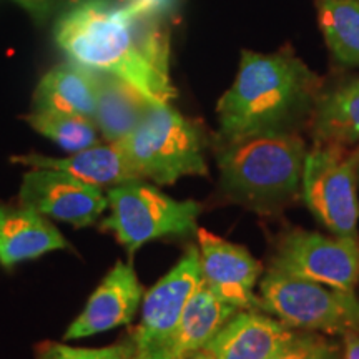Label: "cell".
I'll list each match as a JSON object with an SVG mask.
<instances>
[{"mask_svg": "<svg viewBox=\"0 0 359 359\" xmlns=\"http://www.w3.org/2000/svg\"><path fill=\"white\" fill-rule=\"evenodd\" d=\"M320 79L291 52H241L240 69L217 105L219 140L293 132L311 115Z\"/></svg>", "mask_w": 359, "mask_h": 359, "instance_id": "obj_1", "label": "cell"}, {"mask_svg": "<svg viewBox=\"0 0 359 359\" xmlns=\"http://www.w3.org/2000/svg\"><path fill=\"white\" fill-rule=\"evenodd\" d=\"M359 145L316 142L304 158L302 198L331 235L358 238Z\"/></svg>", "mask_w": 359, "mask_h": 359, "instance_id": "obj_7", "label": "cell"}, {"mask_svg": "<svg viewBox=\"0 0 359 359\" xmlns=\"http://www.w3.org/2000/svg\"><path fill=\"white\" fill-rule=\"evenodd\" d=\"M200 283L198 248L188 246L180 262L143 296L140 323L130 336L138 358H163L180 318Z\"/></svg>", "mask_w": 359, "mask_h": 359, "instance_id": "obj_9", "label": "cell"}, {"mask_svg": "<svg viewBox=\"0 0 359 359\" xmlns=\"http://www.w3.org/2000/svg\"><path fill=\"white\" fill-rule=\"evenodd\" d=\"M110 215L100 228L122 243L130 255L165 236H183L198 230L201 206L193 200H175L145 180L109 188Z\"/></svg>", "mask_w": 359, "mask_h": 359, "instance_id": "obj_5", "label": "cell"}, {"mask_svg": "<svg viewBox=\"0 0 359 359\" xmlns=\"http://www.w3.org/2000/svg\"><path fill=\"white\" fill-rule=\"evenodd\" d=\"M34 105L37 111H57L93 120L97 111L93 70L75 62L50 70L37 85Z\"/></svg>", "mask_w": 359, "mask_h": 359, "instance_id": "obj_18", "label": "cell"}, {"mask_svg": "<svg viewBox=\"0 0 359 359\" xmlns=\"http://www.w3.org/2000/svg\"><path fill=\"white\" fill-rule=\"evenodd\" d=\"M65 248L69 241L42 213L25 205L0 203V264L4 268Z\"/></svg>", "mask_w": 359, "mask_h": 359, "instance_id": "obj_14", "label": "cell"}, {"mask_svg": "<svg viewBox=\"0 0 359 359\" xmlns=\"http://www.w3.org/2000/svg\"><path fill=\"white\" fill-rule=\"evenodd\" d=\"M37 359H137L132 339L107 348H72L64 343L45 341L37 348Z\"/></svg>", "mask_w": 359, "mask_h": 359, "instance_id": "obj_22", "label": "cell"}, {"mask_svg": "<svg viewBox=\"0 0 359 359\" xmlns=\"http://www.w3.org/2000/svg\"><path fill=\"white\" fill-rule=\"evenodd\" d=\"M313 359H343V354L339 353L338 348L327 343L326 339H321L320 346H318Z\"/></svg>", "mask_w": 359, "mask_h": 359, "instance_id": "obj_26", "label": "cell"}, {"mask_svg": "<svg viewBox=\"0 0 359 359\" xmlns=\"http://www.w3.org/2000/svg\"><path fill=\"white\" fill-rule=\"evenodd\" d=\"M137 359H140V358H138V356H137Z\"/></svg>", "mask_w": 359, "mask_h": 359, "instance_id": "obj_28", "label": "cell"}, {"mask_svg": "<svg viewBox=\"0 0 359 359\" xmlns=\"http://www.w3.org/2000/svg\"><path fill=\"white\" fill-rule=\"evenodd\" d=\"M201 283L219 299L236 309H258L255 286L263 273L262 263L245 246L223 240L206 228L196 230Z\"/></svg>", "mask_w": 359, "mask_h": 359, "instance_id": "obj_11", "label": "cell"}, {"mask_svg": "<svg viewBox=\"0 0 359 359\" xmlns=\"http://www.w3.org/2000/svg\"><path fill=\"white\" fill-rule=\"evenodd\" d=\"M318 24L343 65H359V0H318Z\"/></svg>", "mask_w": 359, "mask_h": 359, "instance_id": "obj_20", "label": "cell"}, {"mask_svg": "<svg viewBox=\"0 0 359 359\" xmlns=\"http://www.w3.org/2000/svg\"><path fill=\"white\" fill-rule=\"evenodd\" d=\"M306 143L293 132L219 140L222 190L257 213H276L302 193Z\"/></svg>", "mask_w": 359, "mask_h": 359, "instance_id": "obj_3", "label": "cell"}, {"mask_svg": "<svg viewBox=\"0 0 359 359\" xmlns=\"http://www.w3.org/2000/svg\"><path fill=\"white\" fill-rule=\"evenodd\" d=\"M320 336L309 331H298L293 339L283 346L269 359H313L318 346L321 343Z\"/></svg>", "mask_w": 359, "mask_h": 359, "instance_id": "obj_23", "label": "cell"}, {"mask_svg": "<svg viewBox=\"0 0 359 359\" xmlns=\"http://www.w3.org/2000/svg\"><path fill=\"white\" fill-rule=\"evenodd\" d=\"M343 359H359V331H346L343 334Z\"/></svg>", "mask_w": 359, "mask_h": 359, "instance_id": "obj_25", "label": "cell"}, {"mask_svg": "<svg viewBox=\"0 0 359 359\" xmlns=\"http://www.w3.org/2000/svg\"><path fill=\"white\" fill-rule=\"evenodd\" d=\"M271 268L341 291H354L359 281V238L293 230L283 236Z\"/></svg>", "mask_w": 359, "mask_h": 359, "instance_id": "obj_8", "label": "cell"}, {"mask_svg": "<svg viewBox=\"0 0 359 359\" xmlns=\"http://www.w3.org/2000/svg\"><path fill=\"white\" fill-rule=\"evenodd\" d=\"M12 161L27 165L30 168H48L65 172L72 177L82 180L85 183L95 187H116L122 183L142 180L130 163L127 155L118 143H109L85 148L77 154H72L65 158L43 156L37 154L12 156Z\"/></svg>", "mask_w": 359, "mask_h": 359, "instance_id": "obj_15", "label": "cell"}, {"mask_svg": "<svg viewBox=\"0 0 359 359\" xmlns=\"http://www.w3.org/2000/svg\"><path fill=\"white\" fill-rule=\"evenodd\" d=\"M142 299L143 288L133 266L118 262L110 269L102 285L93 291L83 311L69 326L64 338H87L128 325Z\"/></svg>", "mask_w": 359, "mask_h": 359, "instance_id": "obj_12", "label": "cell"}, {"mask_svg": "<svg viewBox=\"0 0 359 359\" xmlns=\"http://www.w3.org/2000/svg\"><path fill=\"white\" fill-rule=\"evenodd\" d=\"M313 133L320 143L359 145V77L318 98Z\"/></svg>", "mask_w": 359, "mask_h": 359, "instance_id": "obj_19", "label": "cell"}, {"mask_svg": "<svg viewBox=\"0 0 359 359\" xmlns=\"http://www.w3.org/2000/svg\"><path fill=\"white\" fill-rule=\"evenodd\" d=\"M298 331L259 309H241L210 339L217 359H269Z\"/></svg>", "mask_w": 359, "mask_h": 359, "instance_id": "obj_13", "label": "cell"}, {"mask_svg": "<svg viewBox=\"0 0 359 359\" xmlns=\"http://www.w3.org/2000/svg\"><path fill=\"white\" fill-rule=\"evenodd\" d=\"M20 7H24L35 20L43 22L55 11L58 0H15Z\"/></svg>", "mask_w": 359, "mask_h": 359, "instance_id": "obj_24", "label": "cell"}, {"mask_svg": "<svg viewBox=\"0 0 359 359\" xmlns=\"http://www.w3.org/2000/svg\"><path fill=\"white\" fill-rule=\"evenodd\" d=\"M27 122L70 154H77L98 143L95 122L83 116L34 110L27 115Z\"/></svg>", "mask_w": 359, "mask_h": 359, "instance_id": "obj_21", "label": "cell"}, {"mask_svg": "<svg viewBox=\"0 0 359 359\" xmlns=\"http://www.w3.org/2000/svg\"><path fill=\"white\" fill-rule=\"evenodd\" d=\"M19 201L43 217L67 222L77 228L93 224L109 208V200L100 187L48 168H32L25 173Z\"/></svg>", "mask_w": 359, "mask_h": 359, "instance_id": "obj_10", "label": "cell"}, {"mask_svg": "<svg viewBox=\"0 0 359 359\" xmlns=\"http://www.w3.org/2000/svg\"><path fill=\"white\" fill-rule=\"evenodd\" d=\"M238 311L240 309L224 303L208 286L200 283L180 318L170 346L161 359H187L203 349Z\"/></svg>", "mask_w": 359, "mask_h": 359, "instance_id": "obj_17", "label": "cell"}, {"mask_svg": "<svg viewBox=\"0 0 359 359\" xmlns=\"http://www.w3.org/2000/svg\"><path fill=\"white\" fill-rule=\"evenodd\" d=\"M93 77L97 85V111L93 122L109 143L125 140L140 125L151 107L158 105L115 75L93 70Z\"/></svg>", "mask_w": 359, "mask_h": 359, "instance_id": "obj_16", "label": "cell"}, {"mask_svg": "<svg viewBox=\"0 0 359 359\" xmlns=\"http://www.w3.org/2000/svg\"><path fill=\"white\" fill-rule=\"evenodd\" d=\"M258 309L296 331L326 334L359 331V298L354 291L299 280L273 268L259 281Z\"/></svg>", "mask_w": 359, "mask_h": 359, "instance_id": "obj_6", "label": "cell"}, {"mask_svg": "<svg viewBox=\"0 0 359 359\" xmlns=\"http://www.w3.org/2000/svg\"><path fill=\"white\" fill-rule=\"evenodd\" d=\"M187 359H217L213 356L212 353L208 351V349H200V351H196V353H193L191 356H188Z\"/></svg>", "mask_w": 359, "mask_h": 359, "instance_id": "obj_27", "label": "cell"}, {"mask_svg": "<svg viewBox=\"0 0 359 359\" xmlns=\"http://www.w3.org/2000/svg\"><path fill=\"white\" fill-rule=\"evenodd\" d=\"M53 35L75 64L115 75L154 103L177 97L170 75L143 57L118 0H77L57 20Z\"/></svg>", "mask_w": 359, "mask_h": 359, "instance_id": "obj_2", "label": "cell"}, {"mask_svg": "<svg viewBox=\"0 0 359 359\" xmlns=\"http://www.w3.org/2000/svg\"><path fill=\"white\" fill-rule=\"evenodd\" d=\"M118 145L138 177L156 185H173L190 175H208L198 125L170 103L151 107L140 125Z\"/></svg>", "mask_w": 359, "mask_h": 359, "instance_id": "obj_4", "label": "cell"}]
</instances>
